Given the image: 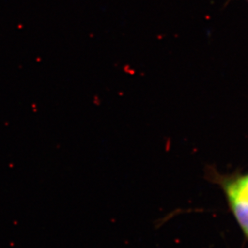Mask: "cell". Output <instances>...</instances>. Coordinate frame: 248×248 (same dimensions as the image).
<instances>
[{
    "label": "cell",
    "instance_id": "6da1fadb",
    "mask_svg": "<svg viewBox=\"0 0 248 248\" xmlns=\"http://www.w3.org/2000/svg\"><path fill=\"white\" fill-rule=\"evenodd\" d=\"M224 190L232 213L248 240V196L236 179L226 182Z\"/></svg>",
    "mask_w": 248,
    "mask_h": 248
},
{
    "label": "cell",
    "instance_id": "7a4b0ae2",
    "mask_svg": "<svg viewBox=\"0 0 248 248\" xmlns=\"http://www.w3.org/2000/svg\"><path fill=\"white\" fill-rule=\"evenodd\" d=\"M237 182L241 186L242 188L244 189V192L248 196V174L243 176V177H238Z\"/></svg>",
    "mask_w": 248,
    "mask_h": 248
}]
</instances>
